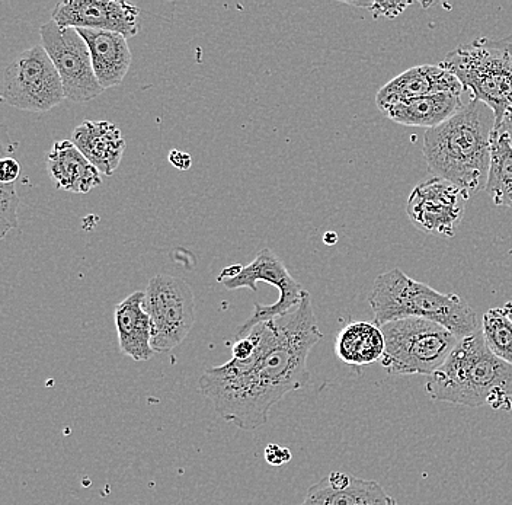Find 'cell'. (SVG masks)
<instances>
[{"instance_id": "obj_1", "label": "cell", "mask_w": 512, "mask_h": 505, "mask_svg": "<svg viewBox=\"0 0 512 505\" xmlns=\"http://www.w3.org/2000/svg\"><path fill=\"white\" fill-rule=\"evenodd\" d=\"M248 335L255 340L254 354L206 370L198 391L226 423L254 431L268 423L271 408L284 396L309 383L307 359L323 334L312 297L304 290L293 312L261 322Z\"/></svg>"}, {"instance_id": "obj_2", "label": "cell", "mask_w": 512, "mask_h": 505, "mask_svg": "<svg viewBox=\"0 0 512 505\" xmlns=\"http://www.w3.org/2000/svg\"><path fill=\"white\" fill-rule=\"evenodd\" d=\"M495 126L494 111L470 99L446 123L425 131L422 155L431 174L469 194L485 190Z\"/></svg>"}, {"instance_id": "obj_3", "label": "cell", "mask_w": 512, "mask_h": 505, "mask_svg": "<svg viewBox=\"0 0 512 505\" xmlns=\"http://www.w3.org/2000/svg\"><path fill=\"white\" fill-rule=\"evenodd\" d=\"M425 389L432 401L511 411L512 366L489 350L478 331L459 341L446 363L428 376Z\"/></svg>"}, {"instance_id": "obj_4", "label": "cell", "mask_w": 512, "mask_h": 505, "mask_svg": "<svg viewBox=\"0 0 512 505\" xmlns=\"http://www.w3.org/2000/svg\"><path fill=\"white\" fill-rule=\"evenodd\" d=\"M368 303L373 310L374 324L379 326L398 319H427L453 332L460 340L480 331L478 315L462 297L437 292L406 276L399 268L376 278Z\"/></svg>"}, {"instance_id": "obj_5", "label": "cell", "mask_w": 512, "mask_h": 505, "mask_svg": "<svg viewBox=\"0 0 512 505\" xmlns=\"http://www.w3.org/2000/svg\"><path fill=\"white\" fill-rule=\"evenodd\" d=\"M440 66L459 79L470 99L494 111L495 129L512 110V35L462 44L450 51Z\"/></svg>"}, {"instance_id": "obj_6", "label": "cell", "mask_w": 512, "mask_h": 505, "mask_svg": "<svg viewBox=\"0 0 512 505\" xmlns=\"http://www.w3.org/2000/svg\"><path fill=\"white\" fill-rule=\"evenodd\" d=\"M380 328L386 343L382 366L393 376H431L460 341L453 332L427 319H398Z\"/></svg>"}, {"instance_id": "obj_7", "label": "cell", "mask_w": 512, "mask_h": 505, "mask_svg": "<svg viewBox=\"0 0 512 505\" xmlns=\"http://www.w3.org/2000/svg\"><path fill=\"white\" fill-rule=\"evenodd\" d=\"M2 99L28 113H47L62 104V79L41 44L22 51L3 70Z\"/></svg>"}, {"instance_id": "obj_8", "label": "cell", "mask_w": 512, "mask_h": 505, "mask_svg": "<svg viewBox=\"0 0 512 505\" xmlns=\"http://www.w3.org/2000/svg\"><path fill=\"white\" fill-rule=\"evenodd\" d=\"M144 309L152 321L155 353L178 347L195 324V299L190 284L181 277L159 274L144 290Z\"/></svg>"}, {"instance_id": "obj_9", "label": "cell", "mask_w": 512, "mask_h": 505, "mask_svg": "<svg viewBox=\"0 0 512 505\" xmlns=\"http://www.w3.org/2000/svg\"><path fill=\"white\" fill-rule=\"evenodd\" d=\"M40 35L41 46L62 79L66 99L83 104L104 92L96 79L88 44L76 28L60 27L50 19L41 25Z\"/></svg>"}, {"instance_id": "obj_10", "label": "cell", "mask_w": 512, "mask_h": 505, "mask_svg": "<svg viewBox=\"0 0 512 505\" xmlns=\"http://www.w3.org/2000/svg\"><path fill=\"white\" fill-rule=\"evenodd\" d=\"M258 281H265L277 287L280 299L270 306H262L261 303L256 302L251 318L240 326L236 340L245 338L261 322L283 318L302 302L303 287L291 277L286 265L270 248L262 249L251 264L240 267L235 276L224 278L220 283H223L227 290L249 289L256 292Z\"/></svg>"}, {"instance_id": "obj_11", "label": "cell", "mask_w": 512, "mask_h": 505, "mask_svg": "<svg viewBox=\"0 0 512 505\" xmlns=\"http://www.w3.org/2000/svg\"><path fill=\"white\" fill-rule=\"evenodd\" d=\"M469 198L463 188L434 177L416 185L406 203V213L416 228L440 238H453Z\"/></svg>"}, {"instance_id": "obj_12", "label": "cell", "mask_w": 512, "mask_h": 505, "mask_svg": "<svg viewBox=\"0 0 512 505\" xmlns=\"http://www.w3.org/2000/svg\"><path fill=\"white\" fill-rule=\"evenodd\" d=\"M140 9L123 0H64L57 3L51 19L60 27L101 30L127 38L140 31Z\"/></svg>"}, {"instance_id": "obj_13", "label": "cell", "mask_w": 512, "mask_h": 505, "mask_svg": "<svg viewBox=\"0 0 512 505\" xmlns=\"http://www.w3.org/2000/svg\"><path fill=\"white\" fill-rule=\"evenodd\" d=\"M463 85L459 79L440 65L411 67L400 73L377 92L376 105L393 104L408 99L431 97L437 94L462 95Z\"/></svg>"}, {"instance_id": "obj_14", "label": "cell", "mask_w": 512, "mask_h": 505, "mask_svg": "<svg viewBox=\"0 0 512 505\" xmlns=\"http://www.w3.org/2000/svg\"><path fill=\"white\" fill-rule=\"evenodd\" d=\"M302 505H398L376 481L334 471L307 489Z\"/></svg>"}, {"instance_id": "obj_15", "label": "cell", "mask_w": 512, "mask_h": 505, "mask_svg": "<svg viewBox=\"0 0 512 505\" xmlns=\"http://www.w3.org/2000/svg\"><path fill=\"white\" fill-rule=\"evenodd\" d=\"M70 140L105 177H111L120 168L126 142L115 124L108 121H83L73 130Z\"/></svg>"}, {"instance_id": "obj_16", "label": "cell", "mask_w": 512, "mask_h": 505, "mask_svg": "<svg viewBox=\"0 0 512 505\" xmlns=\"http://www.w3.org/2000/svg\"><path fill=\"white\" fill-rule=\"evenodd\" d=\"M47 171L57 190L88 194L102 184L101 172L92 165L72 140L54 143L46 155Z\"/></svg>"}, {"instance_id": "obj_17", "label": "cell", "mask_w": 512, "mask_h": 505, "mask_svg": "<svg viewBox=\"0 0 512 505\" xmlns=\"http://www.w3.org/2000/svg\"><path fill=\"white\" fill-rule=\"evenodd\" d=\"M91 51L96 79L104 91L121 85L128 70L131 56L127 38L118 33L101 30H78Z\"/></svg>"}, {"instance_id": "obj_18", "label": "cell", "mask_w": 512, "mask_h": 505, "mask_svg": "<svg viewBox=\"0 0 512 505\" xmlns=\"http://www.w3.org/2000/svg\"><path fill=\"white\" fill-rule=\"evenodd\" d=\"M115 328L121 353L134 361H149L152 347V321L144 309V292H134L115 308Z\"/></svg>"}, {"instance_id": "obj_19", "label": "cell", "mask_w": 512, "mask_h": 505, "mask_svg": "<svg viewBox=\"0 0 512 505\" xmlns=\"http://www.w3.org/2000/svg\"><path fill=\"white\" fill-rule=\"evenodd\" d=\"M463 105L462 95L437 94L382 105L379 110L389 120L402 126L431 130L450 120L457 111L462 110Z\"/></svg>"}, {"instance_id": "obj_20", "label": "cell", "mask_w": 512, "mask_h": 505, "mask_svg": "<svg viewBox=\"0 0 512 505\" xmlns=\"http://www.w3.org/2000/svg\"><path fill=\"white\" fill-rule=\"evenodd\" d=\"M384 335L374 322H352L339 331L335 341V354L348 366H368L382 361Z\"/></svg>"}, {"instance_id": "obj_21", "label": "cell", "mask_w": 512, "mask_h": 505, "mask_svg": "<svg viewBox=\"0 0 512 505\" xmlns=\"http://www.w3.org/2000/svg\"><path fill=\"white\" fill-rule=\"evenodd\" d=\"M485 191L495 206L512 209V147L507 134L496 129Z\"/></svg>"}, {"instance_id": "obj_22", "label": "cell", "mask_w": 512, "mask_h": 505, "mask_svg": "<svg viewBox=\"0 0 512 505\" xmlns=\"http://www.w3.org/2000/svg\"><path fill=\"white\" fill-rule=\"evenodd\" d=\"M480 331L489 350L512 366V321L505 309H489L483 315Z\"/></svg>"}, {"instance_id": "obj_23", "label": "cell", "mask_w": 512, "mask_h": 505, "mask_svg": "<svg viewBox=\"0 0 512 505\" xmlns=\"http://www.w3.org/2000/svg\"><path fill=\"white\" fill-rule=\"evenodd\" d=\"M21 198L15 184L0 185V238H5L12 229L18 228V207Z\"/></svg>"}, {"instance_id": "obj_24", "label": "cell", "mask_w": 512, "mask_h": 505, "mask_svg": "<svg viewBox=\"0 0 512 505\" xmlns=\"http://www.w3.org/2000/svg\"><path fill=\"white\" fill-rule=\"evenodd\" d=\"M348 5L367 9L374 18L393 19L403 14L412 5V2H400V0L399 2H392V0H389V2H351Z\"/></svg>"}, {"instance_id": "obj_25", "label": "cell", "mask_w": 512, "mask_h": 505, "mask_svg": "<svg viewBox=\"0 0 512 505\" xmlns=\"http://www.w3.org/2000/svg\"><path fill=\"white\" fill-rule=\"evenodd\" d=\"M264 457L267 460L268 465L271 466H283L290 462L291 455L290 450L287 447L278 446V444H268L264 450Z\"/></svg>"}, {"instance_id": "obj_26", "label": "cell", "mask_w": 512, "mask_h": 505, "mask_svg": "<svg viewBox=\"0 0 512 505\" xmlns=\"http://www.w3.org/2000/svg\"><path fill=\"white\" fill-rule=\"evenodd\" d=\"M21 174V166L14 158H5L0 162V182L2 184H15Z\"/></svg>"}, {"instance_id": "obj_27", "label": "cell", "mask_w": 512, "mask_h": 505, "mask_svg": "<svg viewBox=\"0 0 512 505\" xmlns=\"http://www.w3.org/2000/svg\"><path fill=\"white\" fill-rule=\"evenodd\" d=\"M255 340L248 335L245 338H239L232 347V359L243 361L248 360L254 354Z\"/></svg>"}, {"instance_id": "obj_28", "label": "cell", "mask_w": 512, "mask_h": 505, "mask_svg": "<svg viewBox=\"0 0 512 505\" xmlns=\"http://www.w3.org/2000/svg\"><path fill=\"white\" fill-rule=\"evenodd\" d=\"M168 159L171 165L179 171H188L192 166L190 153L182 152V150H171Z\"/></svg>"}, {"instance_id": "obj_29", "label": "cell", "mask_w": 512, "mask_h": 505, "mask_svg": "<svg viewBox=\"0 0 512 505\" xmlns=\"http://www.w3.org/2000/svg\"><path fill=\"white\" fill-rule=\"evenodd\" d=\"M496 130L502 131V133L507 134L508 140H510V145L512 147V110L510 113L505 115L504 120H502V123L499 124L498 127H496Z\"/></svg>"}, {"instance_id": "obj_30", "label": "cell", "mask_w": 512, "mask_h": 505, "mask_svg": "<svg viewBox=\"0 0 512 505\" xmlns=\"http://www.w3.org/2000/svg\"><path fill=\"white\" fill-rule=\"evenodd\" d=\"M323 241H325L328 245H334L335 242L338 241V238H336L334 232H328L326 233L325 238H323Z\"/></svg>"}, {"instance_id": "obj_31", "label": "cell", "mask_w": 512, "mask_h": 505, "mask_svg": "<svg viewBox=\"0 0 512 505\" xmlns=\"http://www.w3.org/2000/svg\"><path fill=\"white\" fill-rule=\"evenodd\" d=\"M505 312H507V315L510 316V319L512 321V300L511 302H508L507 305L504 306Z\"/></svg>"}]
</instances>
